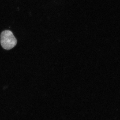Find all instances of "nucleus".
<instances>
[{
    "label": "nucleus",
    "instance_id": "obj_1",
    "mask_svg": "<svg viewBox=\"0 0 120 120\" xmlns=\"http://www.w3.org/2000/svg\"><path fill=\"white\" fill-rule=\"evenodd\" d=\"M17 40L12 32L9 30H5L1 32L0 43L1 46L5 49H11L17 44Z\"/></svg>",
    "mask_w": 120,
    "mask_h": 120
}]
</instances>
